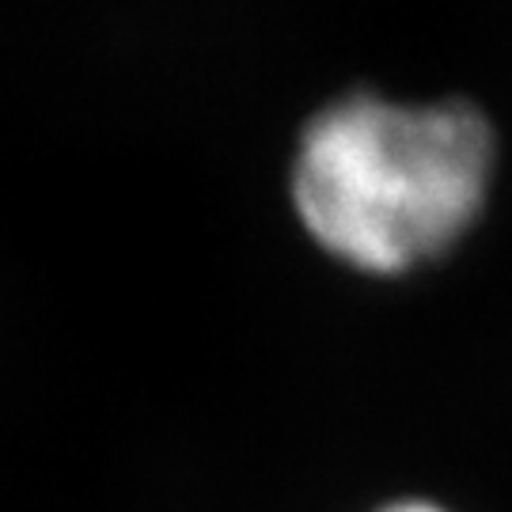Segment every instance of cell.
Listing matches in <instances>:
<instances>
[{"instance_id": "1", "label": "cell", "mask_w": 512, "mask_h": 512, "mask_svg": "<svg viewBox=\"0 0 512 512\" xmlns=\"http://www.w3.org/2000/svg\"><path fill=\"white\" fill-rule=\"evenodd\" d=\"M490 175L494 129L471 103L349 95L304 129L293 198L330 255L368 274H403L475 224Z\"/></svg>"}, {"instance_id": "2", "label": "cell", "mask_w": 512, "mask_h": 512, "mask_svg": "<svg viewBox=\"0 0 512 512\" xmlns=\"http://www.w3.org/2000/svg\"><path fill=\"white\" fill-rule=\"evenodd\" d=\"M391 512H437V509H429V505H399V509Z\"/></svg>"}]
</instances>
